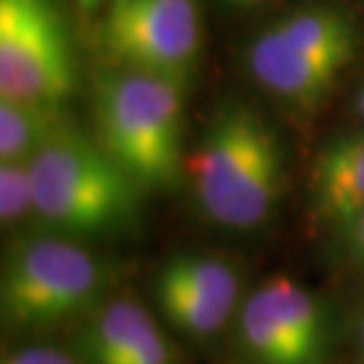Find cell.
<instances>
[{"mask_svg":"<svg viewBox=\"0 0 364 364\" xmlns=\"http://www.w3.org/2000/svg\"><path fill=\"white\" fill-rule=\"evenodd\" d=\"M198 205L215 223L249 231L267 221L284 186V152L269 124L241 102L215 109L188 158Z\"/></svg>","mask_w":364,"mask_h":364,"instance_id":"6da1fadb","label":"cell"},{"mask_svg":"<svg viewBox=\"0 0 364 364\" xmlns=\"http://www.w3.org/2000/svg\"><path fill=\"white\" fill-rule=\"evenodd\" d=\"M33 215L71 235L124 229L136 215L138 182L102 144L65 128L28 160Z\"/></svg>","mask_w":364,"mask_h":364,"instance_id":"7a4b0ae2","label":"cell"},{"mask_svg":"<svg viewBox=\"0 0 364 364\" xmlns=\"http://www.w3.org/2000/svg\"><path fill=\"white\" fill-rule=\"evenodd\" d=\"M182 91L168 79L130 69L95 83L100 144L140 186H174L182 170Z\"/></svg>","mask_w":364,"mask_h":364,"instance_id":"3957f363","label":"cell"},{"mask_svg":"<svg viewBox=\"0 0 364 364\" xmlns=\"http://www.w3.org/2000/svg\"><path fill=\"white\" fill-rule=\"evenodd\" d=\"M104 284L102 263L77 243L61 237L23 239L2 265V318L18 330L63 324L90 310Z\"/></svg>","mask_w":364,"mask_h":364,"instance_id":"277c9868","label":"cell"},{"mask_svg":"<svg viewBox=\"0 0 364 364\" xmlns=\"http://www.w3.org/2000/svg\"><path fill=\"white\" fill-rule=\"evenodd\" d=\"M73 87V51L55 2L0 0V97L61 107Z\"/></svg>","mask_w":364,"mask_h":364,"instance_id":"5b68a950","label":"cell"},{"mask_svg":"<svg viewBox=\"0 0 364 364\" xmlns=\"http://www.w3.org/2000/svg\"><path fill=\"white\" fill-rule=\"evenodd\" d=\"M102 45L119 69L186 87L200 53L195 0H109Z\"/></svg>","mask_w":364,"mask_h":364,"instance_id":"8992f818","label":"cell"},{"mask_svg":"<svg viewBox=\"0 0 364 364\" xmlns=\"http://www.w3.org/2000/svg\"><path fill=\"white\" fill-rule=\"evenodd\" d=\"M247 65L263 90L306 109L322 102L346 61L296 47L269 25L251 41Z\"/></svg>","mask_w":364,"mask_h":364,"instance_id":"52a82bcc","label":"cell"},{"mask_svg":"<svg viewBox=\"0 0 364 364\" xmlns=\"http://www.w3.org/2000/svg\"><path fill=\"white\" fill-rule=\"evenodd\" d=\"M91 364H174L160 326L138 301L119 298L100 308L85 332Z\"/></svg>","mask_w":364,"mask_h":364,"instance_id":"ba28073f","label":"cell"},{"mask_svg":"<svg viewBox=\"0 0 364 364\" xmlns=\"http://www.w3.org/2000/svg\"><path fill=\"white\" fill-rule=\"evenodd\" d=\"M310 203L340 227L364 215V130L344 132L320 148L310 170Z\"/></svg>","mask_w":364,"mask_h":364,"instance_id":"9c48e42d","label":"cell"},{"mask_svg":"<svg viewBox=\"0 0 364 364\" xmlns=\"http://www.w3.org/2000/svg\"><path fill=\"white\" fill-rule=\"evenodd\" d=\"M239 338L259 364H320L291 332L263 284L241 306Z\"/></svg>","mask_w":364,"mask_h":364,"instance_id":"30bf717a","label":"cell"},{"mask_svg":"<svg viewBox=\"0 0 364 364\" xmlns=\"http://www.w3.org/2000/svg\"><path fill=\"white\" fill-rule=\"evenodd\" d=\"M65 122L59 105L0 97V160H31L41 152Z\"/></svg>","mask_w":364,"mask_h":364,"instance_id":"8fae6325","label":"cell"},{"mask_svg":"<svg viewBox=\"0 0 364 364\" xmlns=\"http://www.w3.org/2000/svg\"><path fill=\"white\" fill-rule=\"evenodd\" d=\"M272 26L291 45L344 59L354 57L356 35L348 16L330 6H310L282 16Z\"/></svg>","mask_w":364,"mask_h":364,"instance_id":"7c38bea8","label":"cell"},{"mask_svg":"<svg viewBox=\"0 0 364 364\" xmlns=\"http://www.w3.org/2000/svg\"><path fill=\"white\" fill-rule=\"evenodd\" d=\"M33 213V178L28 160L0 164V219L4 225L23 221Z\"/></svg>","mask_w":364,"mask_h":364,"instance_id":"4fadbf2b","label":"cell"},{"mask_svg":"<svg viewBox=\"0 0 364 364\" xmlns=\"http://www.w3.org/2000/svg\"><path fill=\"white\" fill-rule=\"evenodd\" d=\"M2 364H79L67 352L55 346H26L23 350L13 352Z\"/></svg>","mask_w":364,"mask_h":364,"instance_id":"5bb4252c","label":"cell"},{"mask_svg":"<svg viewBox=\"0 0 364 364\" xmlns=\"http://www.w3.org/2000/svg\"><path fill=\"white\" fill-rule=\"evenodd\" d=\"M344 229L348 231V241H350L352 251L364 263V215H360L358 219H354Z\"/></svg>","mask_w":364,"mask_h":364,"instance_id":"9a60e30c","label":"cell"},{"mask_svg":"<svg viewBox=\"0 0 364 364\" xmlns=\"http://www.w3.org/2000/svg\"><path fill=\"white\" fill-rule=\"evenodd\" d=\"M227 2H231L233 6H255V4L265 2V0H227Z\"/></svg>","mask_w":364,"mask_h":364,"instance_id":"2e32d148","label":"cell"},{"mask_svg":"<svg viewBox=\"0 0 364 364\" xmlns=\"http://www.w3.org/2000/svg\"><path fill=\"white\" fill-rule=\"evenodd\" d=\"M356 109H358V114L364 117V85L358 91V95H356Z\"/></svg>","mask_w":364,"mask_h":364,"instance_id":"e0dca14e","label":"cell"},{"mask_svg":"<svg viewBox=\"0 0 364 364\" xmlns=\"http://www.w3.org/2000/svg\"><path fill=\"white\" fill-rule=\"evenodd\" d=\"M360 344H364V318L363 322H360Z\"/></svg>","mask_w":364,"mask_h":364,"instance_id":"ac0fdd59","label":"cell"},{"mask_svg":"<svg viewBox=\"0 0 364 364\" xmlns=\"http://www.w3.org/2000/svg\"><path fill=\"white\" fill-rule=\"evenodd\" d=\"M360 348H363V356H364V344H360Z\"/></svg>","mask_w":364,"mask_h":364,"instance_id":"d6986e66","label":"cell"}]
</instances>
